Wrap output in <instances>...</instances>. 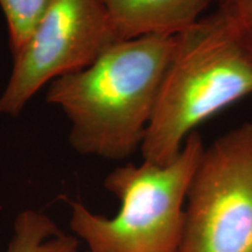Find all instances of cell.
I'll list each match as a JSON object with an SVG mask.
<instances>
[{"label":"cell","instance_id":"obj_1","mask_svg":"<svg viewBox=\"0 0 252 252\" xmlns=\"http://www.w3.org/2000/svg\"><path fill=\"white\" fill-rule=\"evenodd\" d=\"M175 45L176 35L118 41L89 67L49 83L47 103L67 116L72 149L106 160L140 150Z\"/></svg>","mask_w":252,"mask_h":252},{"label":"cell","instance_id":"obj_2","mask_svg":"<svg viewBox=\"0 0 252 252\" xmlns=\"http://www.w3.org/2000/svg\"><path fill=\"white\" fill-rule=\"evenodd\" d=\"M252 94V61L226 19H198L176 35L140 152L143 160L167 165L201 123Z\"/></svg>","mask_w":252,"mask_h":252},{"label":"cell","instance_id":"obj_3","mask_svg":"<svg viewBox=\"0 0 252 252\" xmlns=\"http://www.w3.org/2000/svg\"><path fill=\"white\" fill-rule=\"evenodd\" d=\"M198 132L188 135L167 165L126 163L106 175L104 187L121 208L109 217L69 201L71 231L87 252H179L191 179L204 151Z\"/></svg>","mask_w":252,"mask_h":252},{"label":"cell","instance_id":"obj_4","mask_svg":"<svg viewBox=\"0 0 252 252\" xmlns=\"http://www.w3.org/2000/svg\"><path fill=\"white\" fill-rule=\"evenodd\" d=\"M179 252H252V123L204 147Z\"/></svg>","mask_w":252,"mask_h":252},{"label":"cell","instance_id":"obj_5","mask_svg":"<svg viewBox=\"0 0 252 252\" xmlns=\"http://www.w3.org/2000/svg\"><path fill=\"white\" fill-rule=\"evenodd\" d=\"M103 0H52L17 54L0 94V115L17 117L56 78L89 67L118 42Z\"/></svg>","mask_w":252,"mask_h":252},{"label":"cell","instance_id":"obj_6","mask_svg":"<svg viewBox=\"0 0 252 252\" xmlns=\"http://www.w3.org/2000/svg\"><path fill=\"white\" fill-rule=\"evenodd\" d=\"M119 41L178 35L196 23L213 0H103Z\"/></svg>","mask_w":252,"mask_h":252},{"label":"cell","instance_id":"obj_7","mask_svg":"<svg viewBox=\"0 0 252 252\" xmlns=\"http://www.w3.org/2000/svg\"><path fill=\"white\" fill-rule=\"evenodd\" d=\"M78 238L61 231L58 224L36 210L19 213L6 252H78Z\"/></svg>","mask_w":252,"mask_h":252},{"label":"cell","instance_id":"obj_8","mask_svg":"<svg viewBox=\"0 0 252 252\" xmlns=\"http://www.w3.org/2000/svg\"><path fill=\"white\" fill-rule=\"evenodd\" d=\"M52 0H0L8 32L12 56L23 48L35 31Z\"/></svg>","mask_w":252,"mask_h":252},{"label":"cell","instance_id":"obj_9","mask_svg":"<svg viewBox=\"0 0 252 252\" xmlns=\"http://www.w3.org/2000/svg\"><path fill=\"white\" fill-rule=\"evenodd\" d=\"M217 11L226 19L252 61V0H219Z\"/></svg>","mask_w":252,"mask_h":252}]
</instances>
